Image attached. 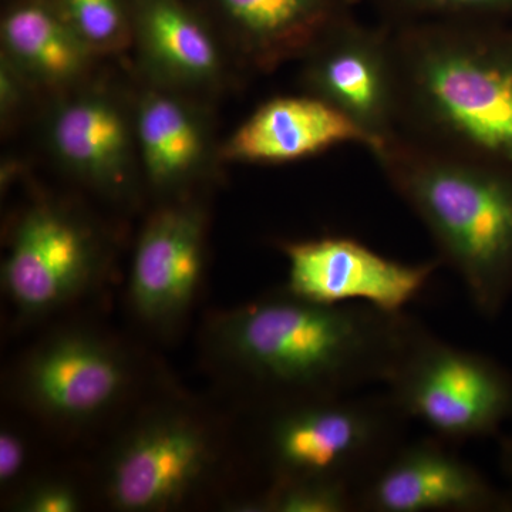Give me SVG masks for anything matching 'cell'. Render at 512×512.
I'll list each match as a JSON object with an SVG mask.
<instances>
[{"label":"cell","instance_id":"cell-1","mask_svg":"<svg viewBox=\"0 0 512 512\" xmlns=\"http://www.w3.org/2000/svg\"><path fill=\"white\" fill-rule=\"evenodd\" d=\"M421 322L360 303L322 305L288 289L224 313L214 348L271 409L386 384Z\"/></svg>","mask_w":512,"mask_h":512},{"label":"cell","instance_id":"cell-2","mask_svg":"<svg viewBox=\"0 0 512 512\" xmlns=\"http://www.w3.org/2000/svg\"><path fill=\"white\" fill-rule=\"evenodd\" d=\"M389 29L396 133L512 173V22L453 20Z\"/></svg>","mask_w":512,"mask_h":512},{"label":"cell","instance_id":"cell-3","mask_svg":"<svg viewBox=\"0 0 512 512\" xmlns=\"http://www.w3.org/2000/svg\"><path fill=\"white\" fill-rule=\"evenodd\" d=\"M370 153L429 232L441 264L466 286L476 311L497 319L512 299V173L399 133Z\"/></svg>","mask_w":512,"mask_h":512},{"label":"cell","instance_id":"cell-4","mask_svg":"<svg viewBox=\"0 0 512 512\" xmlns=\"http://www.w3.org/2000/svg\"><path fill=\"white\" fill-rule=\"evenodd\" d=\"M409 423L386 390L286 404L269 412L264 454L274 478H329L357 493L407 440Z\"/></svg>","mask_w":512,"mask_h":512},{"label":"cell","instance_id":"cell-5","mask_svg":"<svg viewBox=\"0 0 512 512\" xmlns=\"http://www.w3.org/2000/svg\"><path fill=\"white\" fill-rule=\"evenodd\" d=\"M410 421L458 446L495 436L512 419V373L421 323L386 384Z\"/></svg>","mask_w":512,"mask_h":512},{"label":"cell","instance_id":"cell-6","mask_svg":"<svg viewBox=\"0 0 512 512\" xmlns=\"http://www.w3.org/2000/svg\"><path fill=\"white\" fill-rule=\"evenodd\" d=\"M286 289L322 305L360 303L386 312H406L439 271V258L409 264L387 258L346 235L285 241Z\"/></svg>","mask_w":512,"mask_h":512},{"label":"cell","instance_id":"cell-7","mask_svg":"<svg viewBox=\"0 0 512 512\" xmlns=\"http://www.w3.org/2000/svg\"><path fill=\"white\" fill-rule=\"evenodd\" d=\"M357 512H512V491L431 436L406 440L356 493Z\"/></svg>","mask_w":512,"mask_h":512},{"label":"cell","instance_id":"cell-8","mask_svg":"<svg viewBox=\"0 0 512 512\" xmlns=\"http://www.w3.org/2000/svg\"><path fill=\"white\" fill-rule=\"evenodd\" d=\"M305 57V82L312 96L355 121L375 140V147L396 133L389 26L363 25L352 13L320 37Z\"/></svg>","mask_w":512,"mask_h":512},{"label":"cell","instance_id":"cell-9","mask_svg":"<svg viewBox=\"0 0 512 512\" xmlns=\"http://www.w3.org/2000/svg\"><path fill=\"white\" fill-rule=\"evenodd\" d=\"M212 461L210 437L197 421L158 414L121 441L107 470V495L123 511L170 510L197 490Z\"/></svg>","mask_w":512,"mask_h":512},{"label":"cell","instance_id":"cell-10","mask_svg":"<svg viewBox=\"0 0 512 512\" xmlns=\"http://www.w3.org/2000/svg\"><path fill=\"white\" fill-rule=\"evenodd\" d=\"M97 272L92 234L63 211L39 207L16 228L2 282L20 315L39 318L79 298Z\"/></svg>","mask_w":512,"mask_h":512},{"label":"cell","instance_id":"cell-11","mask_svg":"<svg viewBox=\"0 0 512 512\" xmlns=\"http://www.w3.org/2000/svg\"><path fill=\"white\" fill-rule=\"evenodd\" d=\"M126 357L107 340L69 330L30 353L20 373L23 397L37 412L63 423H86L126 392Z\"/></svg>","mask_w":512,"mask_h":512},{"label":"cell","instance_id":"cell-12","mask_svg":"<svg viewBox=\"0 0 512 512\" xmlns=\"http://www.w3.org/2000/svg\"><path fill=\"white\" fill-rule=\"evenodd\" d=\"M204 268V222L190 208L154 215L138 241L130 296L137 315L153 326L173 325L190 308Z\"/></svg>","mask_w":512,"mask_h":512},{"label":"cell","instance_id":"cell-13","mask_svg":"<svg viewBox=\"0 0 512 512\" xmlns=\"http://www.w3.org/2000/svg\"><path fill=\"white\" fill-rule=\"evenodd\" d=\"M356 144L372 150L375 140L355 121L319 97H278L262 104L229 138L228 160L282 164Z\"/></svg>","mask_w":512,"mask_h":512},{"label":"cell","instance_id":"cell-14","mask_svg":"<svg viewBox=\"0 0 512 512\" xmlns=\"http://www.w3.org/2000/svg\"><path fill=\"white\" fill-rule=\"evenodd\" d=\"M256 62L271 66L305 56L332 26L352 15L355 0H222Z\"/></svg>","mask_w":512,"mask_h":512},{"label":"cell","instance_id":"cell-15","mask_svg":"<svg viewBox=\"0 0 512 512\" xmlns=\"http://www.w3.org/2000/svg\"><path fill=\"white\" fill-rule=\"evenodd\" d=\"M56 153L74 171L97 183H119L126 171L128 134L116 107L101 99L66 104L52 127Z\"/></svg>","mask_w":512,"mask_h":512},{"label":"cell","instance_id":"cell-16","mask_svg":"<svg viewBox=\"0 0 512 512\" xmlns=\"http://www.w3.org/2000/svg\"><path fill=\"white\" fill-rule=\"evenodd\" d=\"M3 42L23 69L47 82L72 79L83 69L90 50L69 23L36 5L9 13Z\"/></svg>","mask_w":512,"mask_h":512},{"label":"cell","instance_id":"cell-17","mask_svg":"<svg viewBox=\"0 0 512 512\" xmlns=\"http://www.w3.org/2000/svg\"><path fill=\"white\" fill-rule=\"evenodd\" d=\"M138 137L151 180L167 185L194 170L204 151L197 120L183 104L163 94H150L138 113Z\"/></svg>","mask_w":512,"mask_h":512},{"label":"cell","instance_id":"cell-18","mask_svg":"<svg viewBox=\"0 0 512 512\" xmlns=\"http://www.w3.org/2000/svg\"><path fill=\"white\" fill-rule=\"evenodd\" d=\"M143 37L148 56L171 77L201 82L218 72L220 57L211 36L174 3L157 2L148 8Z\"/></svg>","mask_w":512,"mask_h":512},{"label":"cell","instance_id":"cell-19","mask_svg":"<svg viewBox=\"0 0 512 512\" xmlns=\"http://www.w3.org/2000/svg\"><path fill=\"white\" fill-rule=\"evenodd\" d=\"M245 512H353L356 490L342 481L319 477L274 478L258 497L234 504Z\"/></svg>","mask_w":512,"mask_h":512},{"label":"cell","instance_id":"cell-20","mask_svg":"<svg viewBox=\"0 0 512 512\" xmlns=\"http://www.w3.org/2000/svg\"><path fill=\"white\" fill-rule=\"evenodd\" d=\"M389 26L453 20L512 22V0H373Z\"/></svg>","mask_w":512,"mask_h":512},{"label":"cell","instance_id":"cell-21","mask_svg":"<svg viewBox=\"0 0 512 512\" xmlns=\"http://www.w3.org/2000/svg\"><path fill=\"white\" fill-rule=\"evenodd\" d=\"M69 25L89 49L116 50L127 39L117 0H66Z\"/></svg>","mask_w":512,"mask_h":512},{"label":"cell","instance_id":"cell-22","mask_svg":"<svg viewBox=\"0 0 512 512\" xmlns=\"http://www.w3.org/2000/svg\"><path fill=\"white\" fill-rule=\"evenodd\" d=\"M15 507L25 512H74L80 508V498L70 485L47 481L28 488Z\"/></svg>","mask_w":512,"mask_h":512},{"label":"cell","instance_id":"cell-23","mask_svg":"<svg viewBox=\"0 0 512 512\" xmlns=\"http://www.w3.org/2000/svg\"><path fill=\"white\" fill-rule=\"evenodd\" d=\"M28 450L18 434L3 430L0 434V483L9 484L22 473Z\"/></svg>","mask_w":512,"mask_h":512},{"label":"cell","instance_id":"cell-24","mask_svg":"<svg viewBox=\"0 0 512 512\" xmlns=\"http://www.w3.org/2000/svg\"><path fill=\"white\" fill-rule=\"evenodd\" d=\"M498 466L504 477L512 484V434L498 440Z\"/></svg>","mask_w":512,"mask_h":512}]
</instances>
